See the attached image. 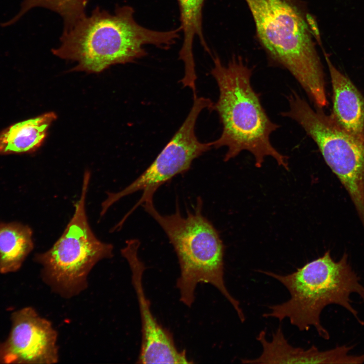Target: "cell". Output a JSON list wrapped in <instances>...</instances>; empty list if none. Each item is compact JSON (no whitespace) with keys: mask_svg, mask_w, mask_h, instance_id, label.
I'll return each mask as SVG.
<instances>
[{"mask_svg":"<svg viewBox=\"0 0 364 364\" xmlns=\"http://www.w3.org/2000/svg\"><path fill=\"white\" fill-rule=\"evenodd\" d=\"M133 9L117 6L114 14L99 7L71 28L63 31L60 46L54 55L76 61L73 71L99 73L111 65L133 62L146 55L144 46L169 48L179 36L181 28L157 31L139 24Z\"/></svg>","mask_w":364,"mask_h":364,"instance_id":"obj_1","label":"cell"},{"mask_svg":"<svg viewBox=\"0 0 364 364\" xmlns=\"http://www.w3.org/2000/svg\"><path fill=\"white\" fill-rule=\"evenodd\" d=\"M213 61L211 74L217 83L219 95L211 110L217 112L222 125L221 134L213 141V147L228 148L225 162L246 150L253 155L258 168L266 156H271L288 170V158L270 143L271 133L279 126L270 120L261 104L259 94L251 85L253 69L240 56H234L226 65L217 56Z\"/></svg>","mask_w":364,"mask_h":364,"instance_id":"obj_2","label":"cell"},{"mask_svg":"<svg viewBox=\"0 0 364 364\" xmlns=\"http://www.w3.org/2000/svg\"><path fill=\"white\" fill-rule=\"evenodd\" d=\"M348 257L345 252L339 260L335 261L328 250L291 274L281 275L258 270L281 283L290 295L286 301L269 306V312L262 316L276 318L280 322L287 318L301 331L313 327L321 337L329 340L330 334L322 325L321 315L327 305L336 304L345 308L363 325L357 311L352 305L350 295L355 293L364 300V286Z\"/></svg>","mask_w":364,"mask_h":364,"instance_id":"obj_3","label":"cell"},{"mask_svg":"<svg viewBox=\"0 0 364 364\" xmlns=\"http://www.w3.org/2000/svg\"><path fill=\"white\" fill-rule=\"evenodd\" d=\"M271 61L288 70L316 107L328 104L324 74L307 12L299 0H245Z\"/></svg>","mask_w":364,"mask_h":364,"instance_id":"obj_4","label":"cell"},{"mask_svg":"<svg viewBox=\"0 0 364 364\" xmlns=\"http://www.w3.org/2000/svg\"><path fill=\"white\" fill-rule=\"evenodd\" d=\"M142 204L163 229L176 252L180 269L176 283L180 301L190 307L195 300L197 284L209 283L231 304L240 321H245L240 302L225 285L224 247L217 231L202 214L201 199H197L195 211H188L186 217L181 215L178 205L174 213L163 215L154 207L153 198Z\"/></svg>","mask_w":364,"mask_h":364,"instance_id":"obj_5","label":"cell"},{"mask_svg":"<svg viewBox=\"0 0 364 364\" xmlns=\"http://www.w3.org/2000/svg\"><path fill=\"white\" fill-rule=\"evenodd\" d=\"M90 178V171L86 170L74 214L61 237L48 250L34 257L42 266L43 282L53 293L66 299L85 290L94 267L113 256V246L99 240L88 222L85 200Z\"/></svg>","mask_w":364,"mask_h":364,"instance_id":"obj_6","label":"cell"},{"mask_svg":"<svg viewBox=\"0 0 364 364\" xmlns=\"http://www.w3.org/2000/svg\"><path fill=\"white\" fill-rule=\"evenodd\" d=\"M281 115L298 123L318 147L326 163L348 193L364 228V141L343 129L331 115L313 109L296 92Z\"/></svg>","mask_w":364,"mask_h":364,"instance_id":"obj_7","label":"cell"},{"mask_svg":"<svg viewBox=\"0 0 364 364\" xmlns=\"http://www.w3.org/2000/svg\"><path fill=\"white\" fill-rule=\"evenodd\" d=\"M185 120L149 166L132 183L121 191L109 193L102 204L101 215L122 197L136 191L143 193L135 207L147 199L153 198L157 190L176 175L188 171L194 159L213 147V142L202 143L197 139L195 127L200 112L210 110L213 102L208 98L197 97Z\"/></svg>","mask_w":364,"mask_h":364,"instance_id":"obj_8","label":"cell"},{"mask_svg":"<svg viewBox=\"0 0 364 364\" xmlns=\"http://www.w3.org/2000/svg\"><path fill=\"white\" fill-rule=\"evenodd\" d=\"M8 338L0 343V363L52 364L59 360L58 332L32 307L14 311Z\"/></svg>","mask_w":364,"mask_h":364,"instance_id":"obj_9","label":"cell"},{"mask_svg":"<svg viewBox=\"0 0 364 364\" xmlns=\"http://www.w3.org/2000/svg\"><path fill=\"white\" fill-rule=\"evenodd\" d=\"M140 243L128 240L121 250L131 272V282L139 302L142 325V342L138 363H190L185 350L176 347L172 336L160 325L150 309V302L145 295L143 276L146 267L138 255Z\"/></svg>","mask_w":364,"mask_h":364,"instance_id":"obj_10","label":"cell"},{"mask_svg":"<svg viewBox=\"0 0 364 364\" xmlns=\"http://www.w3.org/2000/svg\"><path fill=\"white\" fill-rule=\"evenodd\" d=\"M256 339L260 343L262 351L259 356L254 359H243V363H336L359 364L364 362V353L351 355L352 346H337L327 350H320L312 345L305 349L294 347L286 339L279 326L268 340L264 330L260 331Z\"/></svg>","mask_w":364,"mask_h":364,"instance_id":"obj_11","label":"cell"},{"mask_svg":"<svg viewBox=\"0 0 364 364\" xmlns=\"http://www.w3.org/2000/svg\"><path fill=\"white\" fill-rule=\"evenodd\" d=\"M333 89L331 116L345 131L364 141V98L350 80L339 71L324 51Z\"/></svg>","mask_w":364,"mask_h":364,"instance_id":"obj_12","label":"cell"},{"mask_svg":"<svg viewBox=\"0 0 364 364\" xmlns=\"http://www.w3.org/2000/svg\"><path fill=\"white\" fill-rule=\"evenodd\" d=\"M57 116L48 112L13 124L0 132V155L31 153L40 147Z\"/></svg>","mask_w":364,"mask_h":364,"instance_id":"obj_13","label":"cell"},{"mask_svg":"<svg viewBox=\"0 0 364 364\" xmlns=\"http://www.w3.org/2000/svg\"><path fill=\"white\" fill-rule=\"evenodd\" d=\"M33 247L32 231L29 226L0 221V273L18 270Z\"/></svg>","mask_w":364,"mask_h":364,"instance_id":"obj_14","label":"cell"},{"mask_svg":"<svg viewBox=\"0 0 364 364\" xmlns=\"http://www.w3.org/2000/svg\"><path fill=\"white\" fill-rule=\"evenodd\" d=\"M205 0H177L180 14L181 30L184 41L179 51V59L185 64L188 72L195 70L193 55V43L197 36L206 51H208L203 31L202 11Z\"/></svg>","mask_w":364,"mask_h":364,"instance_id":"obj_15","label":"cell"},{"mask_svg":"<svg viewBox=\"0 0 364 364\" xmlns=\"http://www.w3.org/2000/svg\"><path fill=\"white\" fill-rule=\"evenodd\" d=\"M89 0H24L19 13L9 21L3 24L9 26L18 21L27 11L35 7L48 9L59 14L64 21V30L71 28L86 16L85 9Z\"/></svg>","mask_w":364,"mask_h":364,"instance_id":"obj_16","label":"cell"}]
</instances>
